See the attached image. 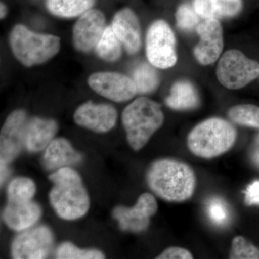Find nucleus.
Wrapping results in <instances>:
<instances>
[{"mask_svg": "<svg viewBox=\"0 0 259 259\" xmlns=\"http://www.w3.org/2000/svg\"><path fill=\"white\" fill-rule=\"evenodd\" d=\"M146 182L160 198L180 203L189 200L194 195L197 177L188 163L174 158H161L151 163L148 168Z\"/></svg>", "mask_w": 259, "mask_h": 259, "instance_id": "obj_1", "label": "nucleus"}, {"mask_svg": "<svg viewBox=\"0 0 259 259\" xmlns=\"http://www.w3.org/2000/svg\"><path fill=\"white\" fill-rule=\"evenodd\" d=\"M54 184L49 197L59 217L74 221L83 217L90 208V198L79 174L69 167L60 168L49 176Z\"/></svg>", "mask_w": 259, "mask_h": 259, "instance_id": "obj_2", "label": "nucleus"}, {"mask_svg": "<svg viewBox=\"0 0 259 259\" xmlns=\"http://www.w3.org/2000/svg\"><path fill=\"white\" fill-rule=\"evenodd\" d=\"M237 131L231 122L221 117H210L197 124L187 136L189 151L204 159L222 156L236 142Z\"/></svg>", "mask_w": 259, "mask_h": 259, "instance_id": "obj_3", "label": "nucleus"}, {"mask_svg": "<svg viewBox=\"0 0 259 259\" xmlns=\"http://www.w3.org/2000/svg\"><path fill=\"white\" fill-rule=\"evenodd\" d=\"M122 121L127 142L134 151H139L163 125L164 115L159 104L141 97L125 107Z\"/></svg>", "mask_w": 259, "mask_h": 259, "instance_id": "obj_4", "label": "nucleus"}, {"mask_svg": "<svg viewBox=\"0 0 259 259\" xmlns=\"http://www.w3.org/2000/svg\"><path fill=\"white\" fill-rule=\"evenodd\" d=\"M13 54L27 66L44 64L60 50V38L56 35L32 32L23 25L14 27L10 35Z\"/></svg>", "mask_w": 259, "mask_h": 259, "instance_id": "obj_5", "label": "nucleus"}, {"mask_svg": "<svg viewBox=\"0 0 259 259\" xmlns=\"http://www.w3.org/2000/svg\"><path fill=\"white\" fill-rule=\"evenodd\" d=\"M216 76L225 88L240 90L259 77V62L247 57L241 51L231 49L221 56Z\"/></svg>", "mask_w": 259, "mask_h": 259, "instance_id": "obj_6", "label": "nucleus"}, {"mask_svg": "<svg viewBox=\"0 0 259 259\" xmlns=\"http://www.w3.org/2000/svg\"><path fill=\"white\" fill-rule=\"evenodd\" d=\"M146 51L150 64L158 69H169L177 64L176 37L164 20H156L148 28Z\"/></svg>", "mask_w": 259, "mask_h": 259, "instance_id": "obj_7", "label": "nucleus"}, {"mask_svg": "<svg viewBox=\"0 0 259 259\" xmlns=\"http://www.w3.org/2000/svg\"><path fill=\"white\" fill-rule=\"evenodd\" d=\"M157 210V201L154 196L144 193L140 196L134 207H116L112 212V216L117 220L122 231L142 233L148 229L151 218Z\"/></svg>", "mask_w": 259, "mask_h": 259, "instance_id": "obj_8", "label": "nucleus"}, {"mask_svg": "<svg viewBox=\"0 0 259 259\" xmlns=\"http://www.w3.org/2000/svg\"><path fill=\"white\" fill-rule=\"evenodd\" d=\"M54 243L52 232L47 226H38L18 235L12 245V256L16 259L46 258Z\"/></svg>", "mask_w": 259, "mask_h": 259, "instance_id": "obj_9", "label": "nucleus"}, {"mask_svg": "<svg viewBox=\"0 0 259 259\" xmlns=\"http://www.w3.org/2000/svg\"><path fill=\"white\" fill-rule=\"evenodd\" d=\"M199 41L194 49V56L199 64H214L221 56L224 47L222 25L219 20L203 19L196 28Z\"/></svg>", "mask_w": 259, "mask_h": 259, "instance_id": "obj_10", "label": "nucleus"}, {"mask_svg": "<svg viewBox=\"0 0 259 259\" xmlns=\"http://www.w3.org/2000/svg\"><path fill=\"white\" fill-rule=\"evenodd\" d=\"M88 83L94 91L114 102L128 101L138 94L134 79L120 73H95Z\"/></svg>", "mask_w": 259, "mask_h": 259, "instance_id": "obj_11", "label": "nucleus"}, {"mask_svg": "<svg viewBox=\"0 0 259 259\" xmlns=\"http://www.w3.org/2000/svg\"><path fill=\"white\" fill-rule=\"evenodd\" d=\"M26 120L27 115L24 110H15L8 116L0 136V161L9 164L18 156L25 146L28 125Z\"/></svg>", "mask_w": 259, "mask_h": 259, "instance_id": "obj_12", "label": "nucleus"}, {"mask_svg": "<svg viewBox=\"0 0 259 259\" xmlns=\"http://www.w3.org/2000/svg\"><path fill=\"white\" fill-rule=\"evenodd\" d=\"M105 15L100 10H89L81 15L73 28L75 48L89 52L96 48L105 29Z\"/></svg>", "mask_w": 259, "mask_h": 259, "instance_id": "obj_13", "label": "nucleus"}, {"mask_svg": "<svg viewBox=\"0 0 259 259\" xmlns=\"http://www.w3.org/2000/svg\"><path fill=\"white\" fill-rule=\"evenodd\" d=\"M117 118V111L112 105L92 102L78 107L74 115L77 125L97 133L110 131L115 125Z\"/></svg>", "mask_w": 259, "mask_h": 259, "instance_id": "obj_14", "label": "nucleus"}, {"mask_svg": "<svg viewBox=\"0 0 259 259\" xmlns=\"http://www.w3.org/2000/svg\"><path fill=\"white\" fill-rule=\"evenodd\" d=\"M111 26L128 54L139 52L141 47V27L139 18L132 10L124 8L116 13Z\"/></svg>", "mask_w": 259, "mask_h": 259, "instance_id": "obj_15", "label": "nucleus"}, {"mask_svg": "<svg viewBox=\"0 0 259 259\" xmlns=\"http://www.w3.org/2000/svg\"><path fill=\"white\" fill-rule=\"evenodd\" d=\"M41 214L40 206L32 200L25 202H8L3 212V219L11 229L23 231L34 226Z\"/></svg>", "mask_w": 259, "mask_h": 259, "instance_id": "obj_16", "label": "nucleus"}, {"mask_svg": "<svg viewBox=\"0 0 259 259\" xmlns=\"http://www.w3.org/2000/svg\"><path fill=\"white\" fill-rule=\"evenodd\" d=\"M81 160L82 156L62 138L53 140L44 155V165L48 170H59L76 164Z\"/></svg>", "mask_w": 259, "mask_h": 259, "instance_id": "obj_17", "label": "nucleus"}, {"mask_svg": "<svg viewBox=\"0 0 259 259\" xmlns=\"http://www.w3.org/2000/svg\"><path fill=\"white\" fill-rule=\"evenodd\" d=\"M58 131L57 122L54 120L35 117L27 125L25 146L30 152H37L47 148Z\"/></svg>", "mask_w": 259, "mask_h": 259, "instance_id": "obj_18", "label": "nucleus"}, {"mask_svg": "<svg viewBox=\"0 0 259 259\" xmlns=\"http://www.w3.org/2000/svg\"><path fill=\"white\" fill-rule=\"evenodd\" d=\"M193 8L202 19L232 18L241 13L242 0H193Z\"/></svg>", "mask_w": 259, "mask_h": 259, "instance_id": "obj_19", "label": "nucleus"}, {"mask_svg": "<svg viewBox=\"0 0 259 259\" xmlns=\"http://www.w3.org/2000/svg\"><path fill=\"white\" fill-rule=\"evenodd\" d=\"M167 106L175 110H192L199 105V98L193 85L187 81H177L172 86L165 100Z\"/></svg>", "mask_w": 259, "mask_h": 259, "instance_id": "obj_20", "label": "nucleus"}, {"mask_svg": "<svg viewBox=\"0 0 259 259\" xmlns=\"http://www.w3.org/2000/svg\"><path fill=\"white\" fill-rule=\"evenodd\" d=\"M94 3L95 0H48L47 8L56 16L74 18L83 14Z\"/></svg>", "mask_w": 259, "mask_h": 259, "instance_id": "obj_21", "label": "nucleus"}, {"mask_svg": "<svg viewBox=\"0 0 259 259\" xmlns=\"http://www.w3.org/2000/svg\"><path fill=\"white\" fill-rule=\"evenodd\" d=\"M95 49L97 55L103 60L112 62L120 59L121 42L112 26L105 28Z\"/></svg>", "mask_w": 259, "mask_h": 259, "instance_id": "obj_22", "label": "nucleus"}, {"mask_svg": "<svg viewBox=\"0 0 259 259\" xmlns=\"http://www.w3.org/2000/svg\"><path fill=\"white\" fill-rule=\"evenodd\" d=\"M228 116L235 123L259 129V107L250 104L238 105L228 110Z\"/></svg>", "mask_w": 259, "mask_h": 259, "instance_id": "obj_23", "label": "nucleus"}, {"mask_svg": "<svg viewBox=\"0 0 259 259\" xmlns=\"http://www.w3.org/2000/svg\"><path fill=\"white\" fill-rule=\"evenodd\" d=\"M134 81L139 94L153 93L159 85L158 73L151 65L147 64H141L136 68Z\"/></svg>", "mask_w": 259, "mask_h": 259, "instance_id": "obj_24", "label": "nucleus"}, {"mask_svg": "<svg viewBox=\"0 0 259 259\" xmlns=\"http://www.w3.org/2000/svg\"><path fill=\"white\" fill-rule=\"evenodd\" d=\"M36 187L33 181L27 177H18L10 182L8 188V202H25L31 201Z\"/></svg>", "mask_w": 259, "mask_h": 259, "instance_id": "obj_25", "label": "nucleus"}, {"mask_svg": "<svg viewBox=\"0 0 259 259\" xmlns=\"http://www.w3.org/2000/svg\"><path fill=\"white\" fill-rule=\"evenodd\" d=\"M56 258L60 259H100L105 255L100 250L80 249L72 243H62L56 250Z\"/></svg>", "mask_w": 259, "mask_h": 259, "instance_id": "obj_26", "label": "nucleus"}, {"mask_svg": "<svg viewBox=\"0 0 259 259\" xmlns=\"http://www.w3.org/2000/svg\"><path fill=\"white\" fill-rule=\"evenodd\" d=\"M229 258L259 259V248L244 237L236 236L232 240Z\"/></svg>", "mask_w": 259, "mask_h": 259, "instance_id": "obj_27", "label": "nucleus"}, {"mask_svg": "<svg viewBox=\"0 0 259 259\" xmlns=\"http://www.w3.org/2000/svg\"><path fill=\"white\" fill-rule=\"evenodd\" d=\"M200 16L190 5L183 4L179 7L176 13L177 26L183 30H194L200 23Z\"/></svg>", "mask_w": 259, "mask_h": 259, "instance_id": "obj_28", "label": "nucleus"}, {"mask_svg": "<svg viewBox=\"0 0 259 259\" xmlns=\"http://www.w3.org/2000/svg\"><path fill=\"white\" fill-rule=\"evenodd\" d=\"M207 214L210 221L218 226H223L229 221L230 212L228 205L223 199H211L207 204Z\"/></svg>", "mask_w": 259, "mask_h": 259, "instance_id": "obj_29", "label": "nucleus"}, {"mask_svg": "<svg viewBox=\"0 0 259 259\" xmlns=\"http://www.w3.org/2000/svg\"><path fill=\"white\" fill-rule=\"evenodd\" d=\"M193 255L190 250L182 247H168L156 257V259H192Z\"/></svg>", "mask_w": 259, "mask_h": 259, "instance_id": "obj_30", "label": "nucleus"}, {"mask_svg": "<svg viewBox=\"0 0 259 259\" xmlns=\"http://www.w3.org/2000/svg\"><path fill=\"white\" fill-rule=\"evenodd\" d=\"M245 202L247 205H259V180L254 181L247 187Z\"/></svg>", "mask_w": 259, "mask_h": 259, "instance_id": "obj_31", "label": "nucleus"}, {"mask_svg": "<svg viewBox=\"0 0 259 259\" xmlns=\"http://www.w3.org/2000/svg\"><path fill=\"white\" fill-rule=\"evenodd\" d=\"M8 170H9V168H8V163L4 161H1V184H3L6 180L8 173H9Z\"/></svg>", "mask_w": 259, "mask_h": 259, "instance_id": "obj_32", "label": "nucleus"}, {"mask_svg": "<svg viewBox=\"0 0 259 259\" xmlns=\"http://www.w3.org/2000/svg\"><path fill=\"white\" fill-rule=\"evenodd\" d=\"M0 9H1V12H0V15H1V18H4L5 15H6L7 14V8L6 7H5V5L3 4V3H1V8H0Z\"/></svg>", "mask_w": 259, "mask_h": 259, "instance_id": "obj_33", "label": "nucleus"}]
</instances>
